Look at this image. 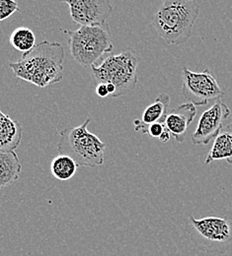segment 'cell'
I'll list each match as a JSON object with an SVG mask.
<instances>
[{
	"label": "cell",
	"mask_w": 232,
	"mask_h": 256,
	"mask_svg": "<svg viewBox=\"0 0 232 256\" xmlns=\"http://www.w3.org/2000/svg\"><path fill=\"white\" fill-rule=\"evenodd\" d=\"M65 48L60 42L43 40L24 52L20 60L10 62L16 78L39 88L60 83L64 78Z\"/></svg>",
	"instance_id": "1"
},
{
	"label": "cell",
	"mask_w": 232,
	"mask_h": 256,
	"mask_svg": "<svg viewBox=\"0 0 232 256\" xmlns=\"http://www.w3.org/2000/svg\"><path fill=\"white\" fill-rule=\"evenodd\" d=\"M199 14L197 0H164L151 23L166 44L181 46L190 40Z\"/></svg>",
	"instance_id": "2"
},
{
	"label": "cell",
	"mask_w": 232,
	"mask_h": 256,
	"mask_svg": "<svg viewBox=\"0 0 232 256\" xmlns=\"http://www.w3.org/2000/svg\"><path fill=\"white\" fill-rule=\"evenodd\" d=\"M68 36L73 60L84 68L97 64L101 58L112 54L114 44L109 24L81 26L76 31L62 30Z\"/></svg>",
	"instance_id": "3"
},
{
	"label": "cell",
	"mask_w": 232,
	"mask_h": 256,
	"mask_svg": "<svg viewBox=\"0 0 232 256\" xmlns=\"http://www.w3.org/2000/svg\"><path fill=\"white\" fill-rule=\"evenodd\" d=\"M138 56L132 48H127L119 54H110L100 64L90 67L92 78L98 84H112L116 88L114 98L126 96L137 84Z\"/></svg>",
	"instance_id": "4"
},
{
	"label": "cell",
	"mask_w": 232,
	"mask_h": 256,
	"mask_svg": "<svg viewBox=\"0 0 232 256\" xmlns=\"http://www.w3.org/2000/svg\"><path fill=\"white\" fill-rule=\"evenodd\" d=\"M91 118H87L80 126L61 131L58 151L73 159L78 166L95 168L104 164L106 144L88 130Z\"/></svg>",
	"instance_id": "5"
},
{
	"label": "cell",
	"mask_w": 232,
	"mask_h": 256,
	"mask_svg": "<svg viewBox=\"0 0 232 256\" xmlns=\"http://www.w3.org/2000/svg\"><path fill=\"white\" fill-rule=\"evenodd\" d=\"M185 230L193 244L201 252L223 254L232 248V224L222 217L196 219L190 216Z\"/></svg>",
	"instance_id": "6"
},
{
	"label": "cell",
	"mask_w": 232,
	"mask_h": 256,
	"mask_svg": "<svg viewBox=\"0 0 232 256\" xmlns=\"http://www.w3.org/2000/svg\"><path fill=\"white\" fill-rule=\"evenodd\" d=\"M182 94L195 106H205L224 96V92L208 68L202 72H195L188 67H184L182 71Z\"/></svg>",
	"instance_id": "7"
},
{
	"label": "cell",
	"mask_w": 232,
	"mask_h": 256,
	"mask_svg": "<svg viewBox=\"0 0 232 256\" xmlns=\"http://www.w3.org/2000/svg\"><path fill=\"white\" fill-rule=\"evenodd\" d=\"M69 7L71 20L80 26L102 25L113 13L111 0H60Z\"/></svg>",
	"instance_id": "8"
},
{
	"label": "cell",
	"mask_w": 232,
	"mask_h": 256,
	"mask_svg": "<svg viewBox=\"0 0 232 256\" xmlns=\"http://www.w3.org/2000/svg\"><path fill=\"white\" fill-rule=\"evenodd\" d=\"M231 110L220 100L208 110L202 112L199 118L198 126L192 134V142L195 145H207L218 134L223 128V122L230 116Z\"/></svg>",
	"instance_id": "9"
},
{
	"label": "cell",
	"mask_w": 232,
	"mask_h": 256,
	"mask_svg": "<svg viewBox=\"0 0 232 256\" xmlns=\"http://www.w3.org/2000/svg\"><path fill=\"white\" fill-rule=\"evenodd\" d=\"M197 114L196 106L192 102L182 104L168 112L165 120V126L171 136L178 143H183L189 126L194 122Z\"/></svg>",
	"instance_id": "10"
},
{
	"label": "cell",
	"mask_w": 232,
	"mask_h": 256,
	"mask_svg": "<svg viewBox=\"0 0 232 256\" xmlns=\"http://www.w3.org/2000/svg\"><path fill=\"white\" fill-rule=\"evenodd\" d=\"M23 135L21 124L0 110V152H14Z\"/></svg>",
	"instance_id": "11"
},
{
	"label": "cell",
	"mask_w": 232,
	"mask_h": 256,
	"mask_svg": "<svg viewBox=\"0 0 232 256\" xmlns=\"http://www.w3.org/2000/svg\"><path fill=\"white\" fill-rule=\"evenodd\" d=\"M169 106L170 96L167 94L158 95L155 100L143 110L141 120H134V131L141 132L143 128L152 124H164Z\"/></svg>",
	"instance_id": "12"
},
{
	"label": "cell",
	"mask_w": 232,
	"mask_h": 256,
	"mask_svg": "<svg viewBox=\"0 0 232 256\" xmlns=\"http://www.w3.org/2000/svg\"><path fill=\"white\" fill-rule=\"evenodd\" d=\"M219 160H226L232 164V124L221 128L215 136L213 145L205 158V164H209Z\"/></svg>",
	"instance_id": "13"
},
{
	"label": "cell",
	"mask_w": 232,
	"mask_h": 256,
	"mask_svg": "<svg viewBox=\"0 0 232 256\" xmlns=\"http://www.w3.org/2000/svg\"><path fill=\"white\" fill-rule=\"evenodd\" d=\"M22 164L14 152H0V188L9 186L19 180Z\"/></svg>",
	"instance_id": "14"
},
{
	"label": "cell",
	"mask_w": 232,
	"mask_h": 256,
	"mask_svg": "<svg viewBox=\"0 0 232 256\" xmlns=\"http://www.w3.org/2000/svg\"><path fill=\"white\" fill-rule=\"evenodd\" d=\"M77 164L67 155H60L52 160L51 172L52 174L59 180H71L77 170Z\"/></svg>",
	"instance_id": "15"
},
{
	"label": "cell",
	"mask_w": 232,
	"mask_h": 256,
	"mask_svg": "<svg viewBox=\"0 0 232 256\" xmlns=\"http://www.w3.org/2000/svg\"><path fill=\"white\" fill-rule=\"evenodd\" d=\"M9 42L16 50L24 54L31 50L36 46V36L31 29L20 27L10 34Z\"/></svg>",
	"instance_id": "16"
},
{
	"label": "cell",
	"mask_w": 232,
	"mask_h": 256,
	"mask_svg": "<svg viewBox=\"0 0 232 256\" xmlns=\"http://www.w3.org/2000/svg\"><path fill=\"white\" fill-rule=\"evenodd\" d=\"M17 11H20V8L16 0H0V22L6 20Z\"/></svg>",
	"instance_id": "17"
},
{
	"label": "cell",
	"mask_w": 232,
	"mask_h": 256,
	"mask_svg": "<svg viewBox=\"0 0 232 256\" xmlns=\"http://www.w3.org/2000/svg\"><path fill=\"white\" fill-rule=\"evenodd\" d=\"M167 129L165 124H152L141 130V133L149 135L151 138H159V136L162 134V132Z\"/></svg>",
	"instance_id": "18"
},
{
	"label": "cell",
	"mask_w": 232,
	"mask_h": 256,
	"mask_svg": "<svg viewBox=\"0 0 232 256\" xmlns=\"http://www.w3.org/2000/svg\"><path fill=\"white\" fill-rule=\"evenodd\" d=\"M95 92L100 98H107L109 96V92L106 84H98L95 88Z\"/></svg>",
	"instance_id": "19"
},
{
	"label": "cell",
	"mask_w": 232,
	"mask_h": 256,
	"mask_svg": "<svg viewBox=\"0 0 232 256\" xmlns=\"http://www.w3.org/2000/svg\"><path fill=\"white\" fill-rule=\"evenodd\" d=\"M170 138H171V133L168 131V129H165V130L162 132V134L159 136L158 139H159L162 143H167V142H169Z\"/></svg>",
	"instance_id": "20"
},
{
	"label": "cell",
	"mask_w": 232,
	"mask_h": 256,
	"mask_svg": "<svg viewBox=\"0 0 232 256\" xmlns=\"http://www.w3.org/2000/svg\"><path fill=\"white\" fill-rule=\"evenodd\" d=\"M162 1H164V0H162Z\"/></svg>",
	"instance_id": "21"
}]
</instances>
